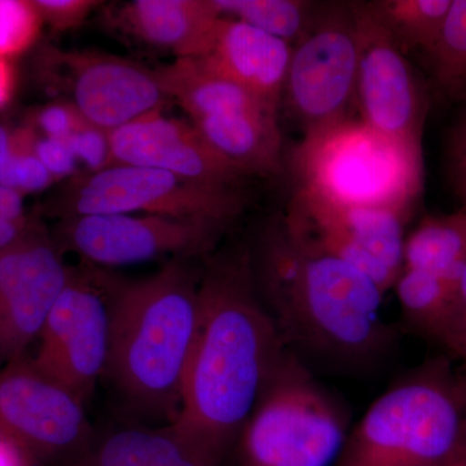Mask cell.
Returning <instances> with one entry per match:
<instances>
[{
  "mask_svg": "<svg viewBox=\"0 0 466 466\" xmlns=\"http://www.w3.org/2000/svg\"><path fill=\"white\" fill-rule=\"evenodd\" d=\"M285 351L257 289L250 253L211 260L201 274L179 412L168 428L223 465Z\"/></svg>",
  "mask_w": 466,
  "mask_h": 466,
  "instance_id": "cell-1",
  "label": "cell"
},
{
  "mask_svg": "<svg viewBox=\"0 0 466 466\" xmlns=\"http://www.w3.org/2000/svg\"><path fill=\"white\" fill-rule=\"evenodd\" d=\"M250 259L285 349L306 366L359 373L390 355L395 334L382 317L385 294L355 267L297 236L284 218L267 227Z\"/></svg>",
  "mask_w": 466,
  "mask_h": 466,
  "instance_id": "cell-2",
  "label": "cell"
},
{
  "mask_svg": "<svg viewBox=\"0 0 466 466\" xmlns=\"http://www.w3.org/2000/svg\"><path fill=\"white\" fill-rule=\"evenodd\" d=\"M201 274L173 258L133 281L113 279L108 377L134 412L174 421L198 329Z\"/></svg>",
  "mask_w": 466,
  "mask_h": 466,
  "instance_id": "cell-3",
  "label": "cell"
},
{
  "mask_svg": "<svg viewBox=\"0 0 466 466\" xmlns=\"http://www.w3.org/2000/svg\"><path fill=\"white\" fill-rule=\"evenodd\" d=\"M466 438V376L419 368L368 408L336 466H444Z\"/></svg>",
  "mask_w": 466,
  "mask_h": 466,
  "instance_id": "cell-4",
  "label": "cell"
},
{
  "mask_svg": "<svg viewBox=\"0 0 466 466\" xmlns=\"http://www.w3.org/2000/svg\"><path fill=\"white\" fill-rule=\"evenodd\" d=\"M291 164L297 191L334 207L408 216L422 191L421 144L392 139L351 116L305 134Z\"/></svg>",
  "mask_w": 466,
  "mask_h": 466,
  "instance_id": "cell-5",
  "label": "cell"
},
{
  "mask_svg": "<svg viewBox=\"0 0 466 466\" xmlns=\"http://www.w3.org/2000/svg\"><path fill=\"white\" fill-rule=\"evenodd\" d=\"M350 435L341 400L285 351L235 444L238 466H332Z\"/></svg>",
  "mask_w": 466,
  "mask_h": 466,
  "instance_id": "cell-6",
  "label": "cell"
},
{
  "mask_svg": "<svg viewBox=\"0 0 466 466\" xmlns=\"http://www.w3.org/2000/svg\"><path fill=\"white\" fill-rule=\"evenodd\" d=\"M236 188L208 186L157 168L113 165L72 184L58 201L63 219L99 214H142L227 226L244 208Z\"/></svg>",
  "mask_w": 466,
  "mask_h": 466,
  "instance_id": "cell-7",
  "label": "cell"
},
{
  "mask_svg": "<svg viewBox=\"0 0 466 466\" xmlns=\"http://www.w3.org/2000/svg\"><path fill=\"white\" fill-rule=\"evenodd\" d=\"M358 61L352 3H321L311 26L293 47L281 99L305 134L351 116Z\"/></svg>",
  "mask_w": 466,
  "mask_h": 466,
  "instance_id": "cell-8",
  "label": "cell"
},
{
  "mask_svg": "<svg viewBox=\"0 0 466 466\" xmlns=\"http://www.w3.org/2000/svg\"><path fill=\"white\" fill-rule=\"evenodd\" d=\"M113 278L73 268L39 336L34 367L87 404L106 376Z\"/></svg>",
  "mask_w": 466,
  "mask_h": 466,
  "instance_id": "cell-9",
  "label": "cell"
},
{
  "mask_svg": "<svg viewBox=\"0 0 466 466\" xmlns=\"http://www.w3.org/2000/svg\"><path fill=\"white\" fill-rule=\"evenodd\" d=\"M0 434L27 456L66 460L72 466L92 443L85 404L27 357L0 368Z\"/></svg>",
  "mask_w": 466,
  "mask_h": 466,
  "instance_id": "cell-10",
  "label": "cell"
},
{
  "mask_svg": "<svg viewBox=\"0 0 466 466\" xmlns=\"http://www.w3.org/2000/svg\"><path fill=\"white\" fill-rule=\"evenodd\" d=\"M225 229L208 220L99 214L61 220L55 240L61 250L75 251L91 265L130 266L168 254L174 258L207 256Z\"/></svg>",
  "mask_w": 466,
  "mask_h": 466,
  "instance_id": "cell-11",
  "label": "cell"
},
{
  "mask_svg": "<svg viewBox=\"0 0 466 466\" xmlns=\"http://www.w3.org/2000/svg\"><path fill=\"white\" fill-rule=\"evenodd\" d=\"M56 240L33 223L21 240L0 253V359L26 357L69 283L73 268Z\"/></svg>",
  "mask_w": 466,
  "mask_h": 466,
  "instance_id": "cell-12",
  "label": "cell"
},
{
  "mask_svg": "<svg viewBox=\"0 0 466 466\" xmlns=\"http://www.w3.org/2000/svg\"><path fill=\"white\" fill-rule=\"evenodd\" d=\"M359 61L355 106L361 121L401 142L421 144L425 99L400 46L368 11L352 2Z\"/></svg>",
  "mask_w": 466,
  "mask_h": 466,
  "instance_id": "cell-13",
  "label": "cell"
},
{
  "mask_svg": "<svg viewBox=\"0 0 466 466\" xmlns=\"http://www.w3.org/2000/svg\"><path fill=\"white\" fill-rule=\"evenodd\" d=\"M113 165L157 168L208 186L235 188L244 175L227 162L192 122L149 113L110 133Z\"/></svg>",
  "mask_w": 466,
  "mask_h": 466,
  "instance_id": "cell-14",
  "label": "cell"
},
{
  "mask_svg": "<svg viewBox=\"0 0 466 466\" xmlns=\"http://www.w3.org/2000/svg\"><path fill=\"white\" fill-rule=\"evenodd\" d=\"M66 69L72 101L86 122L112 131L164 109L168 100L152 70L99 54L52 55Z\"/></svg>",
  "mask_w": 466,
  "mask_h": 466,
  "instance_id": "cell-15",
  "label": "cell"
},
{
  "mask_svg": "<svg viewBox=\"0 0 466 466\" xmlns=\"http://www.w3.org/2000/svg\"><path fill=\"white\" fill-rule=\"evenodd\" d=\"M293 46L249 24L223 17L216 43L198 57L218 75L231 79L279 109Z\"/></svg>",
  "mask_w": 466,
  "mask_h": 466,
  "instance_id": "cell-16",
  "label": "cell"
},
{
  "mask_svg": "<svg viewBox=\"0 0 466 466\" xmlns=\"http://www.w3.org/2000/svg\"><path fill=\"white\" fill-rule=\"evenodd\" d=\"M121 17L137 38L177 58L208 54L223 20L213 0H134Z\"/></svg>",
  "mask_w": 466,
  "mask_h": 466,
  "instance_id": "cell-17",
  "label": "cell"
},
{
  "mask_svg": "<svg viewBox=\"0 0 466 466\" xmlns=\"http://www.w3.org/2000/svg\"><path fill=\"white\" fill-rule=\"evenodd\" d=\"M205 140L242 175L280 173L283 139L274 110H247L191 121Z\"/></svg>",
  "mask_w": 466,
  "mask_h": 466,
  "instance_id": "cell-18",
  "label": "cell"
},
{
  "mask_svg": "<svg viewBox=\"0 0 466 466\" xmlns=\"http://www.w3.org/2000/svg\"><path fill=\"white\" fill-rule=\"evenodd\" d=\"M290 204L333 227L400 278L404 268L406 214L386 208L334 207L300 191H296Z\"/></svg>",
  "mask_w": 466,
  "mask_h": 466,
  "instance_id": "cell-19",
  "label": "cell"
},
{
  "mask_svg": "<svg viewBox=\"0 0 466 466\" xmlns=\"http://www.w3.org/2000/svg\"><path fill=\"white\" fill-rule=\"evenodd\" d=\"M152 72L167 99L177 101L191 121L247 110L278 112L240 85L218 75L198 57L175 58Z\"/></svg>",
  "mask_w": 466,
  "mask_h": 466,
  "instance_id": "cell-20",
  "label": "cell"
},
{
  "mask_svg": "<svg viewBox=\"0 0 466 466\" xmlns=\"http://www.w3.org/2000/svg\"><path fill=\"white\" fill-rule=\"evenodd\" d=\"M466 266V208L429 214L406 236L404 268L419 269L458 285Z\"/></svg>",
  "mask_w": 466,
  "mask_h": 466,
  "instance_id": "cell-21",
  "label": "cell"
},
{
  "mask_svg": "<svg viewBox=\"0 0 466 466\" xmlns=\"http://www.w3.org/2000/svg\"><path fill=\"white\" fill-rule=\"evenodd\" d=\"M452 0H376L368 11L400 46L431 55L440 39Z\"/></svg>",
  "mask_w": 466,
  "mask_h": 466,
  "instance_id": "cell-22",
  "label": "cell"
},
{
  "mask_svg": "<svg viewBox=\"0 0 466 466\" xmlns=\"http://www.w3.org/2000/svg\"><path fill=\"white\" fill-rule=\"evenodd\" d=\"M394 289L406 323L426 339L440 342L455 299V285L419 269L403 268Z\"/></svg>",
  "mask_w": 466,
  "mask_h": 466,
  "instance_id": "cell-23",
  "label": "cell"
},
{
  "mask_svg": "<svg viewBox=\"0 0 466 466\" xmlns=\"http://www.w3.org/2000/svg\"><path fill=\"white\" fill-rule=\"evenodd\" d=\"M220 16L242 21L296 46L317 16L320 3L305 0H213Z\"/></svg>",
  "mask_w": 466,
  "mask_h": 466,
  "instance_id": "cell-24",
  "label": "cell"
},
{
  "mask_svg": "<svg viewBox=\"0 0 466 466\" xmlns=\"http://www.w3.org/2000/svg\"><path fill=\"white\" fill-rule=\"evenodd\" d=\"M429 56L441 90L455 97L466 95V0H452L440 39Z\"/></svg>",
  "mask_w": 466,
  "mask_h": 466,
  "instance_id": "cell-25",
  "label": "cell"
},
{
  "mask_svg": "<svg viewBox=\"0 0 466 466\" xmlns=\"http://www.w3.org/2000/svg\"><path fill=\"white\" fill-rule=\"evenodd\" d=\"M156 429L130 426L106 435L86 451L75 466H152Z\"/></svg>",
  "mask_w": 466,
  "mask_h": 466,
  "instance_id": "cell-26",
  "label": "cell"
},
{
  "mask_svg": "<svg viewBox=\"0 0 466 466\" xmlns=\"http://www.w3.org/2000/svg\"><path fill=\"white\" fill-rule=\"evenodd\" d=\"M43 26L33 0H0V57L25 54L35 45Z\"/></svg>",
  "mask_w": 466,
  "mask_h": 466,
  "instance_id": "cell-27",
  "label": "cell"
},
{
  "mask_svg": "<svg viewBox=\"0 0 466 466\" xmlns=\"http://www.w3.org/2000/svg\"><path fill=\"white\" fill-rule=\"evenodd\" d=\"M66 142L76 161L84 164L90 170V174L99 173L112 167L109 131L85 121L67 137Z\"/></svg>",
  "mask_w": 466,
  "mask_h": 466,
  "instance_id": "cell-28",
  "label": "cell"
},
{
  "mask_svg": "<svg viewBox=\"0 0 466 466\" xmlns=\"http://www.w3.org/2000/svg\"><path fill=\"white\" fill-rule=\"evenodd\" d=\"M152 466H222L196 449L168 426L156 429Z\"/></svg>",
  "mask_w": 466,
  "mask_h": 466,
  "instance_id": "cell-29",
  "label": "cell"
},
{
  "mask_svg": "<svg viewBox=\"0 0 466 466\" xmlns=\"http://www.w3.org/2000/svg\"><path fill=\"white\" fill-rule=\"evenodd\" d=\"M84 122L73 104L52 103L35 110L29 126L42 137L66 140Z\"/></svg>",
  "mask_w": 466,
  "mask_h": 466,
  "instance_id": "cell-30",
  "label": "cell"
},
{
  "mask_svg": "<svg viewBox=\"0 0 466 466\" xmlns=\"http://www.w3.org/2000/svg\"><path fill=\"white\" fill-rule=\"evenodd\" d=\"M438 343L451 359L466 367V266L456 285L452 309Z\"/></svg>",
  "mask_w": 466,
  "mask_h": 466,
  "instance_id": "cell-31",
  "label": "cell"
},
{
  "mask_svg": "<svg viewBox=\"0 0 466 466\" xmlns=\"http://www.w3.org/2000/svg\"><path fill=\"white\" fill-rule=\"evenodd\" d=\"M43 24L56 32H66L81 25L100 2L95 0H33Z\"/></svg>",
  "mask_w": 466,
  "mask_h": 466,
  "instance_id": "cell-32",
  "label": "cell"
},
{
  "mask_svg": "<svg viewBox=\"0 0 466 466\" xmlns=\"http://www.w3.org/2000/svg\"><path fill=\"white\" fill-rule=\"evenodd\" d=\"M34 153L45 167L50 171L55 180L70 177L76 170V156L73 155L69 144L64 139L42 137L35 131L33 143Z\"/></svg>",
  "mask_w": 466,
  "mask_h": 466,
  "instance_id": "cell-33",
  "label": "cell"
},
{
  "mask_svg": "<svg viewBox=\"0 0 466 466\" xmlns=\"http://www.w3.org/2000/svg\"><path fill=\"white\" fill-rule=\"evenodd\" d=\"M450 173L453 188L466 208V116L460 122L451 142Z\"/></svg>",
  "mask_w": 466,
  "mask_h": 466,
  "instance_id": "cell-34",
  "label": "cell"
},
{
  "mask_svg": "<svg viewBox=\"0 0 466 466\" xmlns=\"http://www.w3.org/2000/svg\"><path fill=\"white\" fill-rule=\"evenodd\" d=\"M0 218L11 222H29L24 208L23 193L7 188L0 184Z\"/></svg>",
  "mask_w": 466,
  "mask_h": 466,
  "instance_id": "cell-35",
  "label": "cell"
},
{
  "mask_svg": "<svg viewBox=\"0 0 466 466\" xmlns=\"http://www.w3.org/2000/svg\"><path fill=\"white\" fill-rule=\"evenodd\" d=\"M15 87L16 76L11 60L0 57V110L5 109L14 97Z\"/></svg>",
  "mask_w": 466,
  "mask_h": 466,
  "instance_id": "cell-36",
  "label": "cell"
},
{
  "mask_svg": "<svg viewBox=\"0 0 466 466\" xmlns=\"http://www.w3.org/2000/svg\"><path fill=\"white\" fill-rule=\"evenodd\" d=\"M32 225L30 220L26 223H16L0 218V253L21 240Z\"/></svg>",
  "mask_w": 466,
  "mask_h": 466,
  "instance_id": "cell-37",
  "label": "cell"
},
{
  "mask_svg": "<svg viewBox=\"0 0 466 466\" xmlns=\"http://www.w3.org/2000/svg\"><path fill=\"white\" fill-rule=\"evenodd\" d=\"M26 458L29 456L14 441L0 434V466H26Z\"/></svg>",
  "mask_w": 466,
  "mask_h": 466,
  "instance_id": "cell-38",
  "label": "cell"
},
{
  "mask_svg": "<svg viewBox=\"0 0 466 466\" xmlns=\"http://www.w3.org/2000/svg\"><path fill=\"white\" fill-rule=\"evenodd\" d=\"M444 466H466V438Z\"/></svg>",
  "mask_w": 466,
  "mask_h": 466,
  "instance_id": "cell-39",
  "label": "cell"
}]
</instances>
